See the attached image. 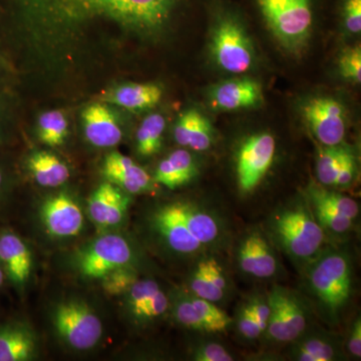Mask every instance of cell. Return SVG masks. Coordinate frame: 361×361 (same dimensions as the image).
<instances>
[{"label":"cell","instance_id":"2","mask_svg":"<svg viewBox=\"0 0 361 361\" xmlns=\"http://www.w3.org/2000/svg\"><path fill=\"white\" fill-rule=\"evenodd\" d=\"M268 30L285 49L300 54L312 32V0H255Z\"/></svg>","mask_w":361,"mask_h":361},{"label":"cell","instance_id":"12","mask_svg":"<svg viewBox=\"0 0 361 361\" xmlns=\"http://www.w3.org/2000/svg\"><path fill=\"white\" fill-rule=\"evenodd\" d=\"M261 85L251 78L228 80L214 87L211 103L221 111H238L255 108L263 103Z\"/></svg>","mask_w":361,"mask_h":361},{"label":"cell","instance_id":"11","mask_svg":"<svg viewBox=\"0 0 361 361\" xmlns=\"http://www.w3.org/2000/svg\"><path fill=\"white\" fill-rule=\"evenodd\" d=\"M85 137L97 148H111L122 141L123 132L115 114L106 103L90 104L82 114Z\"/></svg>","mask_w":361,"mask_h":361},{"label":"cell","instance_id":"31","mask_svg":"<svg viewBox=\"0 0 361 361\" xmlns=\"http://www.w3.org/2000/svg\"><path fill=\"white\" fill-rule=\"evenodd\" d=\"M160 289L158 283L153 280H137L130 287V290L128 291L129 293L128 301H129L130 312L137 319L142 320L145 310L148 307L152 298Z\"/></svg>","mask_w":361,"mask_h":361},{"label":"cell","instance_id":"46","mask_svg":"<svg viewBox=\"0 0 361 361\" xmlns=\"http://www.w3.org/2000/svg\"><path fill=\"white\" fill-rule=\"evenodd\" d=\"M1 103H0V121H1V115H2V111H1Z\"/></svg>","mask_w":361,"mask_h":361},{"label":"cell","instance_id":"3","mask_svg":"<svg viewBox=\"0 0 361 361\" xmlns=\"http://www.w3.org/2000/svg\"><path fill=\"white\" fill-rule=\"evenodd\" d=\"M210 51L219 68L231 73L248 71L255 61V49L236 14H218L211 37Z\"/></svg>","mask_w":361,"mask_h":361},{"label":"cell","instance_id":"14","mask_svg":"<svg viewBox=\"0 0 361 361\" xmlns=\"http://www.w3.org/2000/svg\"><path fill=\"white\" fill-rule=\"evenodd\" d=\"M103 174L108 182L130 194L148 191L152 179L145 169L129 157L113 152L104 161Z\"/></svg>","mask_w":361,"mask_h":361},{"label":"cell","instance_id":"29","mask_svg":"<svg viewBox=\"0 0 361 361\" xmlns=\"http://www.w3.org/2000/svg\"><path fill=\"white\" fill-rule=\"evenodd\" d=\"M345 152L346 149L339 146H323L319 149L316 172L322 186H334Z\"/></svg>","mask_w":361,"mask_h":361},{"label":"cell","instance_id":"25","mask_svg":"<svg viewBox=\"0 0 361 361\" xmlns=\"http://www.w3.org/2000/svg\"><path fill=\"white\" fill-rule=\"evenodd\" d=\"M166 120L161 114L145 118L137 132V151L142 157L155 155L161 149Z\"/></svg>","mask_w":361,"mask_h":361},{"label":"cell","instance_id":"27","mask_svg":"<svg viewBox=\"0 0 361 361\" xmlns=\"http://www.w3.org/2000/svg\"><path fill=\"white\" fill-rule=\"evenodd\" d=\"M40 142L49 147L63 144L68 134V118L63 111L56 110L42 114L37 122Z\"/></svg>","mask_w":361,"mask_h":361},{"label":"cell","instance_id":"35","mask_svg":"<svg viewBox=\"0 0 361 361\" xmlns=\"http://www.w3.org/2000/svg\"><path fill=\"white\" fill-rule=\"evenodd\" d=\"M190 288L194 293V296L199 298L205 299L211 302H217L223 298L222 296L214 289L207 274L205 261L202 260L193 275H192L191 281H190Z\"/></svg>","mask_w":361,"mask_h":361},{"label":"cell","instance_id":"40","mask_svg":"<svg viewBox=\"0 0 361 361\" xmlns=\"http://www.w3.org/2000/svg\"><path fill=\"white\" fill-rule=\"evenodd\" d=\"M356 173V160L353 154L346 149L339 167L338 172L334 180V186L345 187L350 185L355 180Z\"/></svg>","mask_w":361,"mask_h":361},{"label":"cell","instance_id":"10","mask_svg":"<svg viewBox=\"0 0 361 361\" xmlns=\"http://www.w3.org/2000/svg\"><path fill=\"white\" fill-rule=\"evenodd\" d=\"M45 229L52 236H77L84 226V216L77 202L68 194L61 193L45 200L42 207Z\"/></svg>","mask_w":361,"mask_h":361},{"label":"cell","instance_id":"17","mask_svg":"<svg viewBox=\"0 0 361 361\" xmlns=\"http://www.w3.org/2000/svg\"><path fill=\"white\" fill-rule=\"evenodd\" d=\"M239 265L247 274L256 278H269L277 270L276 258L267 241L259 233H252L241 244Z\"/></svg>","mask_w":361,"mask_h":361},{"label":"cell","instance_id":"45","mask_svg":"<svg viewBox=\"0 0 361 361\" xmlns=\"http://www.w3.org/2000/svg\"><path fill=\"white\" fill-rule=\"evenodd\" d=\"M4 281V268H2L1 264H0V286H1L2 283Z\"/></svg>","mask_w":361,"mask_h":361},{"label":"cell","instance_id":"18","mask_svg":"<svg viewBox=\"0 0 361 361\" xmlns=\"http://www.w3.org/2000/svg\"><path fill=\"white\" fill-rule=\"evenodd\" d=\"M163 89L157 84H127L106 92L102 102L132 111H148L160 103Z\"/></svg>","mask_w":361,"mask_h":361},{"label":"cell","instance_id":"19","mask_svg":"<svg viewBox=\"0 0 361 361\" xmlns=\"http://www.w3.org/2000/svg\"><path fill=\"white\" fill-rule=\"evenodd\" d=\"M176 142L197 152L207 151L212 145L214 129L210 120L198 110H188L178 118L174 129Z\"/></svg>","mask_w":361,"mask_h":361},{"label":"cell","instance_id":"8","mask_svg":"<svg viewBox=\"0 0 361 361\" xmlns=\"http://www.w3.org/2000/svg\"><path fill=\"white\" fill-rule=\"evenodd\" d=\"M133 251L120 235H104L80 253L78 268L85 277L102 279L111 271L130 265Z\"/></svg>","mask_w":361,"mask_h":361},{"label":"cell","instance_id":"39","mask_svg":"<svg viewBox=\"0 0 361 361\" xmlns=\"http://www.w3.org/2000/svg\"><path fill=\"white\" fill-rule=\"evenodd\" d=\"M197 361H232L233 356L224 346L217 343H206L197 348L194 355Z\"/></svg>","mask_w":361,"mask_h":361},{"label":"cell","instance_id":"1","mask_svg":"<svg viewBox=\"0 0 361 361\" xmlns=\"http://www.w3.org/2000/svg\"><path fill=\"white\" fill-rule=\"evenodd\" d=\"M185 0H8L16 33L47 54L66 56L92 26H114L128 35L163 32Z\"/></svg>","mask_w":361,"mask_h":361},{"label":"cell","instance_id":"30","mask_svg":"<svg viewBox=\"0 0 361 361\" xmlns=\"http://www.w3.org/2000/svg\"><path fill=\"white\" fill-rule=\"evenodd\" d=\"M191 299L202 319L206 323L209 334L225 332L231 325V317L214 302L196 296H191Z\"/></svg>","mask_w":361,"mask_h":361},{"label":"cell","instance_id":"32","mask_svg":"<svg viewBox=\"0 0 361 361\" xmlns=\"http://www.w3.org/2000/svg\"><path fill=\"white\" fill-rule=\"evenodd\" d=\"M137 280V273L129 265L116 268L102 278L103 288L110 295L126 293Z\"/></svg>","mask_w":361,"mask_h":361},{"label":"cell","instance_id":"21","mask_svg":"<svg viewBox=\"0 0 361 361\" xmlns=\"http://www.w3.org/2000/svg\"><path fill=\"white\" fill-rule=\"evenodd\" d=\"M172 206L188 230L204 246L210 245L218 239L220 226L211 214L193 204L184 202H176L172 203Z\"/></svg>","mask_w":361,"mask_h":361},{"label":"cell","instance_id":"24","mask_svg":"<svg viewBox=\"0 0 361 361\" xmlns=\"http://www.w3.org/2000/svg\"><path fill=\"white\" fill-rule=\"evenodd\" d=\"M268 303L270 306V316L268 320V336L278 342L293 341L286 311V293L279 288L271 292Z\"/></svg>","mask_w":361,"mask_h":361},{"label":"cell","instance_id":"20","mask_svg":"<svg viewBox=\"0 0 361 361\" xmlns=\"http://www.w3.org/2000/svg\"><path fill=\"white\" fill-rule=\"evenodd\" d=\"M196 175L193 157L185 149H177L159 164L155 180L168 189L175 190L188 184Z\"/></svg>","mask_w":361,"mask_h":361},{"label":"cell","instance_id":"42","mask_svg":"<svg viewBox=\"0 0 361 361\" xmlns=\"http://www.w3.org/2000/svg\"><path fill=\"white\" fill-rule=\"evenodd\" d=\"M254 317L257 320L259 326L263 332L267 329L268 320L270 316V306L268 301L262 300V299H255L249 304Z\"/></svg>","mask_w":361,"mask_h":361},{"label":"cell","instance_id":"13","mask_svg":"<svg viewBox=\"0 0 361 361\" xmlns=\"http://www.w3.org/2000/svg\"><path fill=\"white\" fill-rule=\"evenodd\" d=\"M130 199L113 183L99 185L87 202V211L92 221L101 226L120 224L129 207Z\"/></svg>","mask_w":361,"mask_h":361},{"label":"cell","instance_id":"44","mask_svg":"<svg viewBox=\"0 0 361 361\" xmlns=\"http://www.w3.org/2000/svg\"><path fill=\"white\" fill-rule=\"evenodd\" d=\"M4 185H6V173H4V169L0 167V193L4 190Z\"/></svg>","mask_w":361,"mask_h":361},{"label":"cell","instance_id":"6","mask_svg":"<svg viewBox=\"0 0 361 361\" xmlns=\"http://www.w3.org/2000/svg\"><path fill=\"white\" fill-rule=\"evenodd\" d=\"M54 322L61 338L78 350L94 348L103 334L99 316L80 301L59 304L54 311Z\"/></svg>","mask_w":361,"mask_h":361},{"label":"cell","instance_id":"41","mask_svg":"<svg viewBox=\"0 0 361 361\" xmlns=\"http://www.w3.org/2000/svg\"><path fill=\"white\" fill-rule=\"evenodd\" d=\"M238 327L242 336L248 339L257 338L258 336H260L261 334H263L249 305L245 306L241 311Z\"/></svg>","mask_w":361,"mask_h":361},{"label":"cell","instance_id":"4","mask_svg":"<svg viewBox=\"0 0 361 361\" xmlns=\"http://www.w3.org/2000/svg\"><path fill=\"white\" fill-rule=\"evenodd\" d=\"M274 230L284 249L298 259L313 257L324 239L322 226L312 211L304 206L287 209L278 215Z\"/></svg>","mask_w":361,"mask_h":361},{"label":"cell","instance_id":"26","mask_svg":"<svg viewBox=\"0 0 361 361\" xmlns=\"http://www.w3.org/2000/svg\"><path fill=\"white\" fill-rule=\"evenodd\" d=\"M310 203L322 204L341 213L344 217L355 220L360 213V207L353 199L338 192L325 189L319 185H312L308 189Z\"/></svg>","mask_w":361,"mask_h":361},{"label":"cell","instance_id":"22","mask_svg":"<svg viewBox=\"0 0 361 361\" xmlns=\"http://www.w3.org/2000/svg\"><path fill=\"white\" fill-rule=\"evenodd\" d=\"M26 167L40 186L59 187L70 179L68 166L49 152L32 154L26 161Z\"/></svg>","mask_w":361,"mask_h":361},{"label":"cell","instance_id":"38","mask_svg":"<svg viewBox=\"0 0 361 361\" xmlns=\"http://www.w3.org/2000/svg\"><path fill=\"white\" fill-rule=\"evenodd\" d=\"M344 25L349 32H361V0H344L342 6Z\"/></svg>","mask_w":361,"mask_h":361},{"label":"cell","instance_id":"37","mask_svg":"<svg viewBox=\"0 0 361 361\" xmlns=\"http://www.w3.org/2000/svg\"><path fill=\"white\" fill-rule=\"evenodd\" d=\"M286 311L289 329L294 341L303 334L306 329V316L300 303L293 296L286 293Z\"/></svg>","mask_w":361,"mask_h":361},{"label":"cell","instance_id":"28","mask_svg":"<svg viewBox=\"0 0 361 361\" xmlns=\"http://www.w3.org/2000/svg\"><path fill=\"white\" fill-rule=\"evenodd\" d=\"M293 356L299 361H331L336 358V348L325 337L310 336L297 344Z\"/></svg>","mask_w":361,"mask_h":361},{"label":"cell","instance_id":"34","mask_svg":"<svg viewBox=\"0 0 361 361\" xmlns=\"http://www.w3.org/2000/svg\"><path fill=\"white\" fill-rule=\"evenodd\" d=\"M174 314L178 322L188 329L208 332V327L192 302L191 297H183L177 301L174 307Z\"/></svg>","mask_w":361,"mask_h":361},{"label":"cell","instance_id":"15","mask_svg":"<svg viewBox=\"0 0 361 361\" xmlns=\"http://www.w3.org/2000/svg\"><path fill=\"white\" fill-rule=\"evenodd\" d=\"M0 264L8 279L16 286H23L32 272V253L16 233L0 232Z\"/></svg>","mask_w":361,"mask_h":361},{"label":"cell","instance_id":"7","mask_svg":"<svg viewBox=\"0 0 361 361\" xmlns=\"http://www.w3.org/2000/svg\"><path fill=\"white\" fill-rule=\"evenodd\" d=\"M276 142L269 133L252 135L242 142L237 153L236 175L240 190L250 193L264 179L272 165Z\"/></svg>","mask_w":361,"mask_h":361},{"label":"cell","instance_id":"16","mask_svg":"<svg viewBox=\"0 0 361 361\" xmlns=\"http://www.w3.org/2000/svg\"><path fill=\"white\" fill-rule=\"evenodd\" d=\"M154 224L169 247L177 253H196L204 247L180 219L172 203L161 207L157 211L154 215Z\"/></svg>","mask_w":361,"mask_h":361},{"label":"cell","instance_id":"9","mask_svg":"<svg viewBox=\"0 0 361 361\" xmlns=\"http://www.w3.org/2000/svg\"><path fill=\"white\" fill-rule=\"evenodd\" d=\"M303 118L322 146H339L346 132L343 106L334 97H317L303 106Z\"/></svg>","mask_w":361,"mask_h":361},{"label":"cell","instance_id":"36","mask_svg":"<svg viewBox=\"0 0 361 361\" xmlns=\"http://www.w3.org/2000/svg\"><path fill=\"white\" fill-rule=\"evenodd\" d=\"M338 68L342 77L355 84L361 82L360 45L348 47L341 52L338 59Z\"/></svg>","mask_w":361,"mask_h":361},{"label":"cell","instance_id":"23","mask_svg":"<svg viewBox=\"0 0 361 361\" xmlns=\"http://www.w3.org/2000/svg\"><path fill=\"white\" fill-rule=\"evenodd\" d=\"M35 342L30 332L16 324L0 326V361L30 360Z\"/></svg>","mask_w":361,"mask_h":361},{"label":"cell","instance_id":"33","mask_svg":"<svg viewBox=\"0 0 361 361\" xmlns=\"http://www.w3.org/2000/svg\"><path fill=\"white\" fill-rule=\"evenodd\" d=\"M312 205V213H314L316 220L318 221L322 229L329 230L336 234H342L351 229L353 220L344 217L341 213L322 205V204L311 203Z\"/></svg>","mask_w":361,"mask_h":361},{"label":"cell","instance_id":"43","mask_svg":"<svg viewBox=\"0 0 361 361\" xmlns=\"http://www.w3.org/2000/svg\"><path fill=\"white\" fill-rule=\"evenodd\" d=\"M348 349L351 355L355 357L361 356V320L357 318L353 323L350 336L348 337Z\"/></svg>","mask_w":361,"mask_h":361},{"label":"cell","instance_id":"5","mask_svg":"<svg viewBox=\"0 0 361 361\" xmlns=\"http://www.w3.org/2000/svg\"><path fill=\"white\" fill-rule=\"evenodd\" d=\"M310 278L315 295L331 314H336L351 293V266L348 256L341 253L323 256Z\"/></svg>","mask_w":361,"mask_h":361}]
</instances>
